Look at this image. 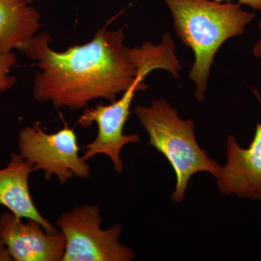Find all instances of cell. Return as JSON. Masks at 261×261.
Instances as JSON below:
<instances>
[{"mask_svg": "<svg viewBox=\"0 0 261 261\" xmlns=\"http://www.w3.org/2000/svg\"><path fill=\"white\" fill-rule=\"evenodd\" d=\"M0 261H13L4 243L0 240Z\"/></svg>", "mask_w": 261, "mask_h": 261, "instance_id": "4fadbf2b", "label": "cell"}, {"mask_svg": "<svg viewBox=\"0 0 261 261\" xmlns=\"http://www.w3.org/2000/svg\"><path fill=\"white\" fill-rule=\"evenodd\" d=\"M146 77L145 74L139 75L132 87L123 93L121 99L109 106L100 104L93 108H84L77 121L78 124L87 128L96 123L98 126L96 138L84 147L86 151L82 156L84 161H87L97 154H106L112 161L115 171L117 173H122V149L127 144L138 143L140 140V135L137 134L124 135L123 128L129 117L130 105L136 93L147 88V84L144 82Z\"/></svg>", "mask_w": 261, "mask_h": 261, "instance_id": "8992f818", "label": "cell"}, {"mask_svg": "<svg viewBox=\"0 0 261 261\" xmlns=\"http://www.w3.org/2000/svg\"><path fill=\"white\" fill-rule=\"evenodd\" d=\"M18 145L20 155L34 165L35 171H43L45 180L56 176L64 185L73 177L90 176V166L80 156L76 134L67 125L47 134L39 122H34L20 130Z\"/></svg>", "mask_w": 261, "mask_h": 261, "instance_id": "5b68a950", "label": "cell"}, {"mask_svg": "<svg viewBox=\"0 0 261 261\" xmlns=\"http://www.w3.org/2000/svg\"><path fill=\"white\" fill-rule=\"evenodd\" d=\"M135 113L148 134V145L166 156L176 173L173 202L183 201L189 180L195 173L205 171L219 177L222 167L199 146L192 120H182L164 99H154L149 107L137 106Z\"/></svg>", "mask_w": 261, "mask_h": 261, "instance_id": "3957f363", "label": "cell"}, {"mask_svg": "<svg viewBox=\"0 0 261 261\" xmlns=\"http://www.w3.org/2000/svg\"><path fill=\"white\" fill-rule=\"evenodd\" d=\"M258 28L260 33V39L254 46L253 54L257 58H261V21L258 24Z\"/></svg>", "mask_w": 261, "mask_h": 261, "instance_id": "5bb4252c", "label": "cell"}, {"mask_svg": "<svg viewBox=\"0 0 261 261\" xmlns=\"http://www.w3.org/2000/svg\"><path fill=\"white\" fill-rule=\"evenodd\" d=\"M35 171L34 165L20 153L12 152L6 167L0 169V205L20 219L38 221L49 233L60 231L40 214L31 195L29 176Z\"/></svg>", "mask_w": 261, "mask_h": 261, "instance_id": "9c48e42d", "label": "cell"}, {"mask_svg": "<svg viewBox=\"0 0 261 261\" xmlns=\"http://www.w3.org/2000/svg\"><path fill=\"white\" fill-rule=\"evenodd\" d=\"M39 20L29 0H0V53L22 51L40 29Z\"/></svg>", "mask_w": 261, "mask_h": 261, "instance_id": "30bf717a", "label": "cell"}, {"mask_svg": "<svg viewBox=\"0 0 261 261\" xmlns=\"http://www.w3.org/2000/svg\"><path fill=\"white\" fill-rule=\"evenodd\" d=\"M124 40L122 29L102 28L87 44L60 53L49 47L48 33L34 36L22 50L41 69L34 75V98L74 111L99 98L114 102L141 74L164 69L174 78L179 75L181 63L171 34L165 33L159 45L146 42L132 49Z\"/></svg>", "mask_w": 261, "mask_h": 261, "instance_id": "6da1fadb", "label": "cell"}, {"mask_svg": "<svg viewBox=\"0 0 261 261\" xmlns=\"http://www.w3.org/2000/svg\"><path fill=\"white\" fill-rule=\"evenodd\" d=\"M181 42L195 54L189 78L195 84L198 102L205 99L211 65L219 48L230 38L244 34L256 14L240 3L214 0H164Z\"/></svg>", "mask_w": 261, "mask_h": 261, "instance_id": "7a4b0ae2", "label": "cell"}, {"mask_svg": "<svg viewBox=\"0 0 261 261\" xmlns=\"http://www.w3.org/2000/svg\"><path fill=\"white\" fill-rule=\"evenodd\" d=\"M17 61L18 58L12 51L0 53V93L9 90L16 84V78L8 73Z\"/></svg>", "mask_w": 261, "mask_h": 261, "instance_id": "8fae6325", "label": "cell"}, {"mask_svg": "<svg viewBox=\"0 0 261 261\" xmlns=\"http://www.w3.org/2000/svg\"><path fill=\"white\" fill-rule=\"evenodd\" d=\"M255 93L261 104L259 94ZM226 158L227 162L216 178L220 193L261 201V123H257L253 140L247 149L240 147L234 136H228Z\"/></svg>", "mask_w": 261, "mask_h": 261, "instance_id": "ba28073f", "label": "cell"}, {"mask_svg": "<svg viewBox=\"0 0 261 261\" xmlns=\"http://www.w3.org/2000/svg\"><path fill=\"white\" fill-rule=\"evenodd\" d=\"M102 216L97 205L75 206L63 213L56 224L65 239L62 261H130L135 252L119 243L121 224L101 228Z\"/></svg>", "mask_w": 261, "mask_h": 261, "instance_id": "277c9868", "label": "cell"}, {"mask_svg": "<svg viewBox=\"0 0 261 261\" xmlns=\"http://www.w3.org/2000/svg\"><path fill=\"white\" fill-rule=\"evenodd\" d=\"M0 240L14 261H62L65 249L63 233H49L38 221L27 222L10 211L0 216Z\"/></svg>", "mask_w": 261, "mask_h": 261, "instance_id": "52a82bcc", "label": "cell"}, {"mask_svg": "<svg viewBox=\"0 0 261 261\" xmlns=\"http://www.w3.org/2000/svg\"><path fill=\"white\" fill-rule=\"evenodd\" d=\"M218 3H223V2H229L231 0H214ZM238 3L242 5H247L254 10H261V0H238Z\"/></svg>", "mask_w": 261, "mask_h": 261, "instance_id": "7c38bea8", "label": "cell"}]
</instances>
